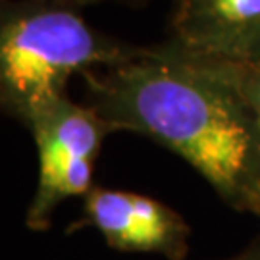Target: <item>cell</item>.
Returning a JSON list of instances; mask_svg holds the SVG:
<instances>
[{
  "mask_svg": "<svg viewBox=\"0 0 260 260\" xmlns=\"http://www.w3.org/2000/svg\"><path fill=\"white\" fill-rule=\"evenodd\" d=\"M143 47L93 27L81 10L48 0L0 2V104L25 125L68 96L75 75L125 64Z\"/></svg>",
  "mask_w": 260,
  "mask_h": 260,
  "instance_id": "7a4b0ae2",
  "label": "cell"
},
{
  "mask_svg": "<svg viewBox=\"0 0 260 260\" xmlns=\"http://www.w3.org/2000/svg\"><path fill=\"white\" fill-rule=\"evenodd\" d=\"M197 58H201L214 74L220 75L223 81H228L235 89V93L239 94L245 101V104L251 108L260 131V60H254V62H223V60H214V58H205V56H197Z\"/></svg>",
  "mask_w": 260,
  "mask_h": 260,
  "instance_id": "8992f818",
  "label": "cell"
},
{
  "mask_svg": "<svg viewBox=\"0 0 260 260\" xmlns=\"http://www.w3.org/2000/svg\"><path fill=\"white\" fill-rule=\"evenodd\" d=\"M83 104L185 160L220 201L247 214L260 193V131L251 108L208 66L162 41L125 64L81 75Z\"/></svg>",
  "mask_w": 260,
  "mask_h": 260,
  "instance_id": "6da1fadb",
  "label": "cell"
},
{
  "mask_svg": "<svg viewBox=\"0 0 260 260\" xmlns=\"http://www.w3.org/2000/svg\"><path fill=\"white\" fill-rule=\"evenodd\" d=\"M247 214H252V216H256L260 220V193L251 199V203L247 206Z\"/></svg>",
  "mask_w": 260,
  "mask_h": 260,
  "instance_id": "9c48e42d",
  "label": "cell"
},
{
  "mask_svg": "<svg viewBox=\"0 0 260 260\" xmlns=\"http://www.w3.org/2000/svg\"><path fill=\"white\" fill-rule=\"evenodd\" d=\"M81 214L66 233L91 228L112 251L187 260L191 225L166 203L135 191L94 185L81 199Z\"/></svg>",
  "mask_w": 260,
  "mask_h": 260,
  "instance_id": "277c9868",
  "label": "cell"
},
{
  "mask_svg": "<svg viewBox=\"0 0 260 260\" xmlns=\"http://www.w3.org/2000/svg\"><path fill=\"white\" fill-rule=\"evenodd\" d=\"M212 260H260V233L256 237H252L241 251L233 252L230 256H223V258H212Z\"/></svg>",
  "mask_w": 260,
  "mask_h": 260,
  "instance_id": "ba28073f",
  "label": "cell"
},
{
  "mask_svg": "<svg viewBox=\"0 0 260 260\" xmlns=\"http://www.w3.org/2000/svg\"><path fill=\"white\" fill-rule=\"evenodd\" d=\"M31 133L39 160L35 193L25 212V228L50 230L52 216L68 199H83L94 187V166L104 139L116 133L93 108L70 94L39 110L23 125Z\"/></svg>",
  "mask_w": 260,
  "mask_h": 260,
  "instance_id": "3957f363",
  "label": "cell"
},
{
  "mask_svg": "<svg viewBox=\"0 0 260 260\" xmlns=\"http://www.w3.org/2000/svg\"><path fill=\"white\" fill-rule=\"evenodd\" d=\"M170 41L223 62L260 60V0H170Z\"/></svg>",
  "mask_w": 260,
  "mask_h": 260,
  "instance_id": "5b68a950",
  "label": "cell"
},
{
  "mask_svg": "<svg viewBox=\"0 0 260 260\" xmlns=\"http://www.w3.org/2000/svg\"><path fill=\"white\" fill-rule=\"evenodd\" d=\"M54 4H62V6H70L75 10H83L87 6H96V4H127V6H139L149 0H48Z\"/></svg>",
  "mask_w": 260,
  "mask_h": 260,
  "instance_id": "52a82bcc",
  "label": "cell"
}]
</instances>
